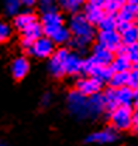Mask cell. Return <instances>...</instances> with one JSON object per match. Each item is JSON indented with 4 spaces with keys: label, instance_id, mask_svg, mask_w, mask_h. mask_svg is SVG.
I'll use <instances>...</instances> for the list:
<instances>
[{
    "label": "cell",
    "instance_id": "obj_1",
    "mask_svg": "<svg viewBox=\"0 0 138 146\" xmlns=\"http://www.w3.org/2000/svg\"><path fill=\"white\" fill-rule=\"evenodd\" d=\"M68 29L71 31V36L75 41L83 44L85 47H88L93 40L96 38V30L94 26H92L82 13H75L72 14V17L69 19V24Z\"/></svg>",
    "mask_w": 138,
    "mask_h": 146
},
{
    "label": "cell",
    "instance_id": "obj_2",
    "mask_svg": "<svg viewBox=\"0 0 138 146\" xmlns=\"http://www.w3.org/2000/svg\"><path fill=\"white\" fill-rule=\"evenodd\" d=\"M68 112L78 121H83L89 118V108H88V97L80 94L76 90L69 91L66 97Z\"/></svg>",
    "mask_w": 138,
    "mask_h": 146
},
{
    "label": "cell",
    "instance_id": "obj_3",
    "mask_svg": "<svg viewBox=\"0 0 138 146\" xmlns=\"http://www.w3.org/2000/svg\"><path fill=\"white\" fill-rule=\"evenodd\" d=\"M110 122L116 131H130L133 125V109L128 106H117L110 112Z\"/></svg>",
    "mask_w": 138,
    "mask_h": 146
},
{
    "label": "cell",
    "instance_id": "obj_4",
    "mask_svg": "<svg viewBox=\"0 0 138 146\" xmlns=\"http://www.w3.org/2000/svg\"><path fill=\"white\" fill-rule=\"evenodd\" d=\"M69 54V50L68 48H59L55 50L54 54L48 58V72L54 77V78H62L65 75V61H66V57Z\"/></svg>",
    "mask_w": 138,
    "mask_h": 146
},
{
    "label": "cell",
    "instance_id": "obj_5",
    "mask_svg": "<svg viewBox=\"0 0 138 146\" xmlns=\"http://www.w3.org/2000/svg\"><path fill=\"white\" fill-rule=\"evenodd\" d=\"M40 24H41V29H43V34L51 38L63 26V17L59 11L45 13V14L41 16Z\"/></svg>",
    "mask_w": 138,
    "mask_h": 146
},
{
    "label": "cell",
    "instance_id": "obj_6",
    "mask_svg": "<svg viewBox=\"0 0 138 146\" xmlns=\"http://www.w3.org/2000/svg\"><path fill=\"white\" fill-rule=\"evenodd\" d=\"M55 51V44L54 41L46 37V36H41L38 40H35L33 43V46L30 47V50L27 51L28 54L34 55L35 58H40V60H45L49 58Z\"/></svg>",
    "mask_w": 138,
    "mask_h": 146
},
{
    "label": "cell",
    "instance_id": "obj_7",
    "mask_svg": "<svg viewBox=\"0 0 138 146\" xmlns=\"http://www.w3.org/2000/svg\"><path fill=\"white\" fill-rule=\"evenodd\" d=\"M96 43L113 52H117L118 48L123 46L120 33L117 30H99V33L96 34Z\"/></svg>",
    "mask_w": 138,
    "mask_h": 146
},
{
    "label": "cell",
    "instance_id": "obj_8",
    "mask_svg": "<svg viewBox=\"0 0 138 146\" xmlns=\"http://www.w3.org/2000/svg\"><path fill=\"white\" fill-rule=\"evenodd\" d=\"M103 82L99 81L97 78L90 77V75H86V77H82L76 81V91H79L80 94H83L85 97H92L94 94H99L103 88Z\"/></svg>",
    "mask_w": 138,
    "mask_h": 146
},
{
    "label": "cell",
    "instance_id": "obj_9",
    "mask_svg": "<svg viewBox=\"0 0 138 146\" xmlns=\"http://www.w3.org/2000/svg\"><path fill=\"white\" fill-rule=\"evenodd\" d=\"M117 131L113 129V128H104V129H100V131H96L90 133L85 142L86 143H94V145H109V143H113L117 141Z\"/></svg>",
    "mask_w": 138,
    "mask_h": 146
},
{
    "label": "cell",
    "instance_id": "obj_10",
    "mask_svg": "<svg viewBox=\"0 0 138 146\" xmlns=\"http://www.w3.org/2000/svg\"><path fill=\"white\" fill-rule=\"evenodd\" d=\"M82 67H83V57L78 52L69 51L66 61H65V75L76 77V75L82 74Z\"/></svg>",
    "mask_w": 138,
    "mask_h": 146
},
{
    "label": "cell",
    "instance_id": "obj_11",
    "mask_svg": "<svg viewBox=\"0 0 138 146\" xmlns=\"http://www.w3.org/2000/svg\"><path fill=\"white\" fill-rule=\"evenodd\" d=\"M92 51H93L92 57L100 65L110 67V64H111V61H113V58H114V52H113V51H110V50H107L106 47L100 46L99 43L93 44Z\"/></svg>",
    "mask_w": 138,
    "mask_h": 146
},
{
    "label": "cell",
    "instance_id": "obj_12",
    "mask_svg": "<svg viewBox=\"0 0 138 146\" xmlns=\"http://www.w3.org/2000/svg\"><path fill=\"white\" fill-rule=\"evenodd\" d=\"M34 21H37V16L31 11V10H24V11H20L17 13L14 17H13V26L14 29H17L18 31H23L27 26L33 24Z\"/></svg>",
    "mask_w": 138,
    "mask_h": 146
},
{
    "label": "cell",
    "instance_id": "obj_13",
    "mask_svg": "<svg viewBox=\"0 0 138 146\" xmlns=\"http://www.w3.org/2000/svg\"><path fill=\"white\" fill-rule=\"evenodd\" d=\"M30 71V62L26 57H17L11 62V75L14 80H23Z\"/></svg>",
    "mask_w": 138,
    "mask_h": 146
},
{
    "label": "cell",
    "instance_id": "obj_14",
    "mask_svg": "<svg viewBox=\"0 0 138 146\" xmlns=\"http://www.w3.org/2000/svg\"><path fill=\"white\" fill-rule=\"evenodd\" d=\"M88 108H89V118H97L100 116L106 108H104V99L103 94H94L92 97H88Z\"/></svg>",
    "mask_w": 138,
    "mask_h": 146
},
{
    "label": "cell",
    "instance_id": "obj_15",
    "mask_svg": "<svg viewBox=\"0 0 138 146\" xmlns=\"http://www.w3.org/2000/svg\"><path fill=\"white\" fill-rule=\"evenodd\" d=\"M85 9H83V16H85V19L92 24V26H97L99 23H100V20L104 17V10L103 9H99V7H94L92 4H89V3H86L85 6H83Z\"/></svg>",
    "mask_w": 138,
    "mask_h": 146
},
{
    "label": "cell",
    "instance_id": "obj_16",
    "mask_svg": "<svg viewBox=\"0 0 138 146\" xmlns=\"http://www.w3.org/2000/svg\"><path fill=\"white\" fill-rule=\"evenodd\" d=\"M110 68H111L113 72H128L133 68V64L130 62V60L124 54H117L113 58Z\"/></svg>",
    "mask_w": 138,
    "mask_h": 146
},
{
    "label": "cell",
    "instance_id": "obj_17",
    "mask_svg": "<svg viewBox=\"0 0 138 146\" xmlns=\"http://www.w3.org/2000/svg\"><path fill=\"white\" fill-rule=\"evenodd\" d=\"M41 36H44V34H43V29H41V24H40L38 20L34 21L33 24L27 26V27L21 31V38L28 40V41H31V43H34L35 40H38Z\"/></svg>",
    "mask_w": 138,
    "mask_h": 146
},
{
    "label": "cell",
    "instance_id": "obj_18",
    "mask_svg": "<svg viewBox=\"0 0 138 146\" xmlns=\"http://www.w3.org/2000/svg\"><path fill=\"white\" fill-rule=\"evenodd\" d=\"M116 98H117V104L118 106H128L131 108L134 105L133 101V90L130 87H121L116 90Z\"/></svg>",
    "mask_w": 138,
    "mask_h": 146
},
{
    "label": "cell",
    "instance_id": "obj_19",
    "mask_svg": "<svg viewBox=\"0 0 138 146\" xmlns=\"http://www.w3.org/2000/svg\"><path fill=\"white\" fill-rule=\"evenodd\" d=\"M120 37H121V43L124 46H130V44L138 43V24L131 23L124 31L120 33Z\"/></svg>",
    "mask_w": 138,
    "mask_h": 146
},
{
    "label": "cell",
    "instance_id": "obj_20",
    "mask_svg": "<svg viewBox=\"0 0 138 146\" xmlns=\"http://www.w3.org/2000/svg\"><path fill=\"white\" fill-rule=\"evenodd\" d=\"M58 7H62V10L68 13H79V10L85 6V0H58Z\"/></svg>",
    "mask_w": 138,
    "mask_h": 146
},
{
    "label": "cell",
    "instance_id": "obj_21",
    "mask_svg": "<svg viewBox=\"0 0 138 146\" xmlns=\"http://www.w3.org/2000/svg\"><path fill=\"white\" fill-rule=\"evenodd\" d=\"M103 99H104V108L107 112H111L114 111L118 104H117V98H116V90L114 88H106L104 92H103Z\"/></svg>",
    "mask_w": 138,
    "mask_h": 146
},
{
    "label": "cell",
    "instance_id": "obj_22",
    "mask_svg": "<svg viewBox=\"0 0 138 146\" xmlns=\"http://www.w3.org/2000/svg\"><path fill=\"white\" fill-rule=\"evenodd\" d=\"M127 80H128V72H113L111 78L109 80V87L110 88H121L127 85Z\"/></svg>",
    "mask_w": 138,
    "mask_h": 146
},
{
    "label": "cell",
    "instance_id": "obj_23",
    "mask_svg": "<svg viewBox=\"0 0 138 146\" xmlns=\"http://www.w3.org/2000/svg\"><path fill=\"white\" fill-rule=\"evenodd\" d=\"M71 38H72L71 31H69V29L65 27V26H62V27L51 37V40L54 41V44H61V46H62V44H68Z\"/></svg>",
    "mask_w": 138,
    "mask_h": 146
},
{
    "label": "cell",
    "instance_id": "obj_24",
    "mask_svg": "<svg viewBox=\"0 0 138 146\" xmlns=\"http://www.w3.org/2000/svg\"><path fill=\"white\" fill-rule=\"evenodd\" d=\"M111 75H113V71H111L110 67H106V65H100V64H99L90 77L97 78L99 81H101V82L104 84V82H109V80L111 78Z\"/></svg>",
    "mask_w": 138,
    "mask_h": 146
},
{
    "label": "cell",
    "instance_id": "obj_25",
    "mask_svg": "<svg viewBox=\"0 0 138 146\" xmlns=\"http://www.w3.org/2000/svg\"><path fill=\"white\" fill-rule=\"evenodd\" d=\"M116 19L118 20V21H126V23H134V20L137 19L135 17V14L133 13V10L126 4V6H123L117 13H116Z\"/></svg>",
    "mask_w": 138,
    "mask_h": 146
},
{
    "label": "cell",
    "instance_id": "obj_26",
    "mask_svg": "<svg viewBox=\"0 0 138 146\" xmlns=\"http://www.w3.org/2000/svg\"><path fill=\"white\" fill-rule=\"evenodd\" d=\"M3 10L7 16L14 17L17 13H20L21 10V4L18 0H4L3 1Z\"/></svg>",
    "mask_w": 138,
    "mask_h": 146
},
{
    "label": "cell",
    "instance_id": "obj_27",
    "mask_svg": "<svg viewBox=\"0 0 138 146\" xmlns=\"http://www.w3.org/2000/svg\"><path fill=\"white\" fill-rule=\"evenodd\" d=\"M116 24H117V19L116 14H110L106 13L104 17L100 20V23L97 24L100 30H116Z\"/></svg>",
    "mask_w": 138,
    "mask_h": 146
},
{
    "label": "cell",
    "instance_id": "obj_28",
    "mask_svg": "<svg viewBox=\"0 0 138 146\" xmlns=\"http://www.w3.org/2000/svg\"><path fill=\"white\" fill-rule=\"evenodd\" d=\"M37 7L40 9L41 14L58 11V3H56V0H37Z\"/></svg>",
    "mask_w": 138,
    "mask_h": 146
},
{
    "label": "cell",
    "instance_id": "obj_29",
    "mask_svg": "<svg viewBox=\"0 0 138 146\" xmlns=\"http://www.w3.org/2000/svg\"><path fill=\"white\" fill-rule=\"evenodd\" d=\"M127 4V0H107V4L104 7V13L116 14L123 6Z\"/></svg>",
    "mask_w": 138,
    "mask_h": 146
},
{
    "label": "cell",
    "instance_id": "obj_30",
    "mask_svg": "<svg viewBox=\"0 0 138 146\" xmlns=\"http://www.w3.org/2000/svg\"><path fill=\"white\" fill-rule=\"evenodd\" d=\"M99 65V62L93 58L92 55L88 58H83V67H82V72L85 75H92L93 71L96 70V67Z\"/></svg>",
    "mask_w": 138,
    "mask_h": 146
},
{
    "label": "cell",
    "instance_id": "obj_31",
    "mask_svg": "<svg viewBox=\"0 0 138 146\" xmlns=\"http://www.w3.org/2000/svg\"><path fill=\"white\" fill-rule=\"evenodd\" d=\"M124 55H126V57L130 60V62H131V64H135V62H138V43L130 44V46H126Z\"/></svg>",
    "mask_w": 138,
    "mask_h": 146
},
{
    "label": "cell",
    "instance_id": "obj_32",
    "mask_svg": "<svg viewBox=\"0 0 138 146\" xmlns=\"http://www.w3.org/2000/svg\"><path fill=\"white\" fill-rule=\"evenodd\" d=\"M11 26L7 24L6 21H0V44L6 43L11 37Z\"/></svg>",
    "mask_w": 138,
    "mask_h": 146
},
{
    "label": "cell",
    "instance_id": "obj_33",
    "mask_svg": "<svg viewBox=\"0 0 138 146\" xmlns=\"http://www.w3.org/2000/svg\"><path fill=\"white\" fill-rule=\"evenodd\" d=\"M127 87L131 90L138 87V68H131L128 71V80H127Z\"/></svg>",
    "mask_w": 138,
    "mask_h": 146
},
{
    "label": "cell",
    "instance_id": "obj_34",
    "mask_svg": "<svg viewBox=\"0 0 138 146\" xmlns=\"http://www.w3.org/2000/svg\"><path fill=\"white\" fill-rule=\"evenodd\" d=\"M52 102V94L51 92H45L43 97H41V105L43 106H49Z\"/></svg>",
    "mask_w": 138,
    "mask_h": 146
},
{
    "label": "cell",
    "instance_id": "obj_35",
    "mask_svg": "<svg viewBox=\"0 0 138 146\" xmlns=\"http://www.w3.org/2000/svg\"><path fill=\"white\" fill-rule=\"evenodd\" d=\"M127 6L133 10V13L138 19V0H127Z\"/></svg>",
    "mask_w": 138,
    "mask_h": 146
},
{
    "label": "cell",
    "instance_id": "obj_36",
    "mask_svg": "<svg viewBox=\"0 0 138 146\" xmlns=\"http://www.w3.org/2000/svg\"><path fill=\"white\" fill-rule=\"evenodd\" d=\"M88 3L94 6V7H99V9H103L104 10V7L107 4V0H88Z\"/></svg>",
    "mask_w": 138,
    "mask_h": 146
},
{
    "label": "cell",
    "instance_id": "obj_37",
    "mask_svg": "<svg viewBox=\"0 0 138 146\" xmlns=\"http://www.w3.org/2000/svg\"><path fill=\"white\" fill-rule=\"evenodd\" d=\"M131 129L135 133H138V106H137V109L133 112V125H131Z\"/></svg>",
    "mask_w": 138,
    "mask_h": 146
},
{
    "label": "cell",
    "instance_id": "obj_38",
    "mask_svg": "<svg viewBox=\"0 0 138 146\" xmlns=\"http://www.w3.org/2000/svg\"><path fill=\"white\" fill-rule=\"evenodd\" d=\"M21 7H26V9H31L33 6L37 4V0H18Z\"/></svg>",
    "mask_w": 138,
    "mask_h": 146
},
{
    "label": "cell",
    "instance_id": "obj_39",
    "mask_svg": "<svg viewBox=\"0 0 138 146\" xmlns=\"http://www.w3.org/2000/svg\"><path fill=\"white\" fill-rule=\"evenodd\" d=\"M133 101H134V105L138 106V87L133 90Z\"/></svg>",
    "mask_w": 138,
    "mask_h": 146
},
{
    "label": "cell",
    "instance_id": "obj_40",
    "mask_svg": "<svg viewBox=\"0 0 138 146\" xmlns=\"http://www.w3.org/2000/svg\"><path fill=\"white\" fill-rule=\"evenodd\" d=\"M0 146H10V145H7L6 142H1V141H0Z\"/></svg>",
    "mask_w": 138,
    "mask_h": 146
}]
</instances>
